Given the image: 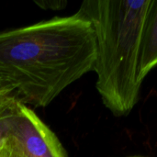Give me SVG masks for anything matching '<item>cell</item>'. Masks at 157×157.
Returning <instances> with one entry per match:
<instances>
[{"label":"cell","mask_w":157,"mask_h":157,"mask_svg":"<svg viewBox=\"0 0 157 157\" xmlns=\"http://www.w3.org/2000/svg\"><path fill=\"white\" fill-rule=\"evenodd\" d=\"M97 45L90 22L75 14L0 32V87L24 105L48 106L94 71Z\"/></svg>","instance_id":"cell-1"},{"label":"cell","mask_w":157,"mask_h":157,"mask_svg":"<svg viewBox=\"0 0 157 157\" xmlns=\"http://www.w3.org/2000/svg\"><path fill=\"white\" fill-rule=\"evenodd\" d=\"M151 0H86L78 13L94 29L97 90L117 118L126 117L140 99L138 75L143 31Z\"/></svg>","instance_id":"cell-2"},{"label":"cell","mask_w":157,"mask_h":157,"mask_svg":"<svg viewBox=\"0 0 157 157\" xmlns=\"http://www.w3.org/2000/svg\"><path fill=\"white\" fill-rule=\"evenodd\" d=\"M11 136L27 157H68L55 134L26 105L18 102Z\"/></svg>","instance_id":"cell-3"},{"label":"cell","mask_w":157,"mask_h":157,"mask_svg":"<svg viewBox=\"0 0 157 157\" xmlns=\"http://www.w3.org/2000/svg\"><path fill=\"white\" fill-rule=\"evenodd\" d=\"M157 66V0H151L146 15L138 75L144 82L150 72Z\"/></svg>","instance_id":"cell-4"},{"label":"cell","mask_w":157,"mask_h":157,"mask_svg":"<svg viewBox=\"0 0 157 157\" xmlns=\"http://www.w3.org/2000/svg\"><path fill=\"white\" fill-rule=\"evenodd\" d=\"M18 102L17 99L12 97L0 107V144L11 136Z\"/></svg>","instance_id":"cell-5"},{"label":"cell","mask_w":157,"mask_h":157,"mask_svg":"<svg viewBox=\"0 0 157 157\" xmlns=\"http://www.w3.org/2000/svg\"><path fill=\"white\" fill-rule=\"evenodd\" d=\"M0 157L27 156L17 139L10 136L0 144Z\"/></svg>","instance_id":"cell-6"},{"label":"cell","mask_w":157,"mask_h":157,"mask_svg":"<svg viewBox=\"0 0 157 157\" xmlns=\"http://www.w3.org/2000/svg\"><path fill=\"white\" fill-rule=\"evenodd\" d=\"M13 96H11L8 92H6V91H5L4 89H2L1 87H0V107L3 105V104H5L10 98H12Z\"/></svg>","instance_id":"cell-7"},{"label":"cell","mask_w":157,"mask_h":157,"mask_svg":"<svg viewBox=\"0 0 157 157\" xmlns=\"http://www.w3.org/2000/svg\"><path fill=\"white\" fill-rule=\"evenodd\" d=\"M128 157H146V156H140V155H132V156H128Z\"/></svg>","instance_id":"cell-8"}]
</instances>
